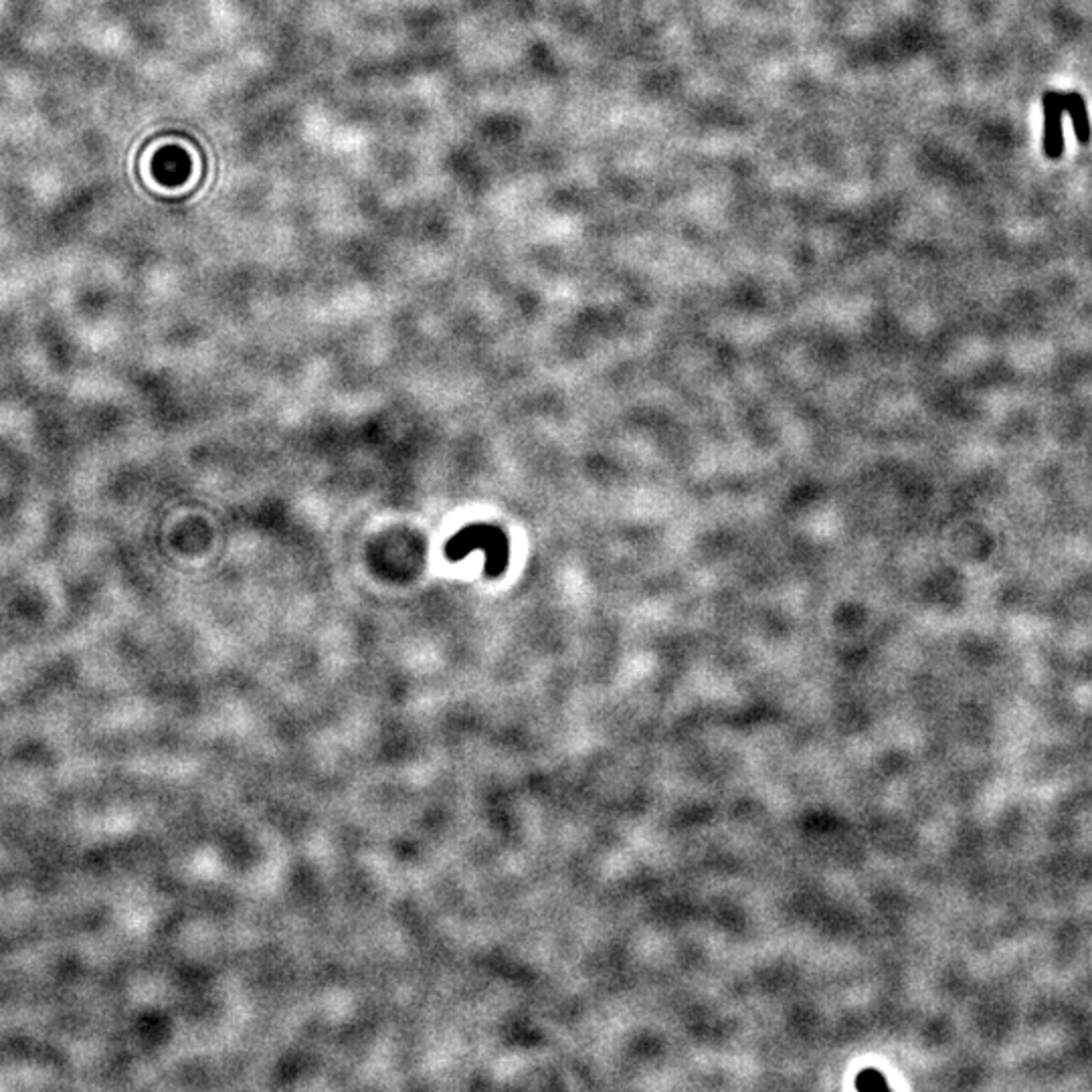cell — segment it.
<instances>
[{"label": "cell", "instance_id": "6da1fadb", "mask_svg": "<svg viewBox=\"0 0 1092 1092\" xmlns=\"http://www.w3.org/2000/svg\"><path fill=\"white\" fill-rule=\"evenodd\" d=\"M1042 102H1044V152L1048 158L1056 160L1064 151V138H1062L1064 95L1048 90Z\"/></svg>", "mask_w": 1092, "mask_h": 1092}, {"label": "cell", "instance_id": "7a4b0ae2", "mask_svg": "<svg viewBox=\"0 0 1092 1092\" xmlns=\"http://www.w3.org/2000/svg\"><path fill=\"white\" fill-rule=\"evenodd\" d=\"M1064 95V112L1071 113L1074 124V132L1080 144H1089L1091 142V122H1089V112H1087V102L1085 97L1076 92Z\"/></svg>", "mask_w": 1092, "mask_h": 1092}]
</instances>
